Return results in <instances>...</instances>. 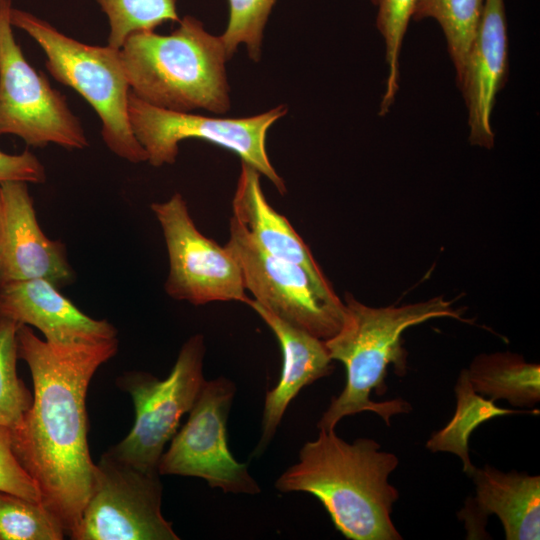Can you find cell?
<instances>
[{
	"instance_id": "obj_3",
	"label": "cell",
	"mask_w": 540,
	"mask_h": 540,
	"mask_svg": "<svg viewBox=\"0 0 540 540\" xmlns=\"http://www.w3.org/2000/svg\"><path fill=\"white\" fill-rule=\"evenodd\" d=\"M344 318L339 331L324 340L332 360L343 363L346 384L342 392L333 397L317 427L335 430L344 417L364 411L377 413L387 425L396 414L411 410L402 399L375 402L372 391L379 396L386 393L385 378L389 365L397 376L407 371V352L403 348L402 333L409 327L441 317L460 321L462 311L452 307L442 296L427 301L401 306L370 307L350 294H345Z\"/></svg>"
},
{
	"instance_id": "obj_20",
	"label": "cell",
	"mask_w": 540,
	"mask_h": 540,
	"mask_svg": "<svg viewBox=\"0 0 540 540\" xmlns=\"http://www.w3.org/2000/svg\"><path fill=\"white\" fill-rule=\"evenodd\" d=\"M456 409L451 420L440 430L433 433L426 443L432 452H450L457 455L463 464V471L469 476L474 469L469 457L468 440L476 427L482 423L503 415L532 413L538 410L503 409L492 399L476 393L468 380L467 371L463 369L455 385Z\"/></svg>"
},
{
	"instance_id": "obj_12",
	"label": "cell",
	"mask_w": 540,
	"mask_h": 540,
	"mask_svg": "<svg viewBox=\"0 0 540 540\" xmlns=\"http://www.w3.org/2000/svg\"><path fill=\"white\" fill-rule=\"evenodd\" d=\"M235 385L225 377L205 381L189 417L158 463L160 475L192 476L225 493L257 494L260 488L227 445L226 423Z\"/></svg>"
},
{
	"instance_id": "obj_25",
	"label": "cell",
	"mask_w": 540,
	"mask_h": 540,
	"mask_svg": "<svg viewBox=\"0 0 540 540\" xmlns=\"http://www.w3.org/2000/svg\"><path fill=\"white\" fill-rule=\"evenodd\" d=\"M419 0H378L376 24L385 43L388 67L386 86L379 115L384 116L394 103L399 88V56L405 33Z\"/></svg>"
},
{
	"instance_id": "obj_8",
	"label": "cell",
	"mask_w": 540,
	"mask_h": 540,
	"mask_svg": "<svg viewBox=\"0 0 540 540\" xmlns=\"http://www.w3.org/2000/svg\"><path fill=\"white\" fill-rule=\"evenodd\" d=\"M11 8V0L0 4V136L16 135L38 148H87L88 137L66 97L29 64L16 42Z\"/></svg>"
},
{
	"instance_id": "obj_24",
	"label": "cell",
	"mask_w": 540,
	"mask_h": 540,
	"mask_svg": "<svg viewBox=\"0 0 540 540\" xmlns=\"http://www.w3.org/2000/svg\"><path fill=\"white\" fill-rule=\"evenodd\" d=\"M56 517L40 502L0 491V540H62Z\"/></svg>"
},
{
	"instance_id": "obj_18",
	"label": "cell",
	"mask_w": 540,
	"mask_h": 540,
	"mask_svg": "<svg viewBox=\"0 0 540 540\" xmlns=\"http://www.w3.org/2000/svg\"><path fill=\"white\" fill-rule=\"evenodd\" d=\"M260 176L255 168L241 161L232 200V218L262 249L304 267L319 282L330 284L303 239L287 218L275 211L266 200Z\"/></svg>"
},
{
	"instance_id": "obj_30",
	"label": "cell",
	"mask_w": 540,
	"mask_h": 540,
	"mask_svg": "<svg viewBox=\"0 0 540 540\" xmlns=\"http://www.w3.org/2000/svg\"><path fill=\"white\" fill-rule=\"evenodd\" d=\"M3 2V0H0V4Z\"/></svg>"
},
{
	"instance_id": "obj_9",
	"label": "cell",
	"mask_w": 540,
	"mask_h": 540,
	"mask_svg": "<svg viewBox=\"0 0 540 540\" xmlns=\"http://www.w3.org/2000/svg\"><path fill=\"white\" fill-rule=\"evenodd\" d=\"M226 246L238 261L245 289L254 301L321 340L339 331L344 303L331 284L319 282L304 267L262 249L232 217Z\"/></svg>"
},
{
	"instance_id": "obj_29",
	"label": "cell",
	"mask_w": 540,
	"mask_h": 540,
	"mask_svg": "<svg viewBox=\"0 0 540 540\" xmlns=\"http://www.w3.org/2000/svg\"><path fill=\"white\" fill-rule=\"evenodd\" d=\"M378 0H371V2L376 5Z\"/></svg>"
},
{
	"instance_id": "obj_22",
	"label": "cell",
	"mask_w": 540,
	"mask_h": 540,
	"mask_svg": "<svg viewBox=\"0 0 540 540\" xmlns=\"http://www.w3.org/2000/svg\"><path fill=\"white\" fill-rule=\"evenodd\" d=\"M177 1L96 0L109 25L107 45L120 49L135 32L154 31L166 22L178 23Z\"/></svg>"
},
{
	"instance_id": "obj_5",
	"label": "cell",
	"mask_w": 540,
	"mask_h": 540,
	"mask_svg": "<svg viewBox=\"0 0 540 540\" xmlns=\"http://www.w3.org/2000/svg\"><path fill=\"white\" fill-rule=\"evenodd\" d=\"M10 22L40 46L51 76L79 93L94 109L101 122V137L106 147L130 163L146 162L147 155L129 122L130 86L120 49L80 42L45 19L13 6Z\"/></svg>"
},
{
	"instance_id": "obj_1",
	"label": "cell",
	"mask_w": 540,
	"mask_h": 540,
	"mask_svg": "<svg viewBox=\"0 0 540 540\" xmlns=\"http://www.w3.org/2000/svg\"><path fill=\"white\" fill-rule=\"evenodd\" d=\"M118 350V339L55 344L19 325L18 358L29 367L33 400L11 431L12 447L36 482L41 503L66 535L77 526L90 496L95 463L89 452L86 395L99 367Z\"/></svg>"
},
{
	"instance_id": "obj_28",
	"label": "cell",
	"mask_w": 540,
	"mask_h": 540,
	"mask_svg": "<svg viewBox=\"0 0 540 540\" xmlns=\"http://www.w3.org/2000/svg\"><path fill=\"white\" fill-rule=\"evenodd\" d=\"M21 181L41 184L46 181V169L31 151L20 154H8L0 150V183Z\"/></svg>"
},
{
	"instance_id": "obj_26",
	"label": "cell",
	"mask_w": 540,
	"mask_h": 540,
	"mask_svg": "<svg viewBox=\"0 0 540 540\" xmlns=\"http://www.w3.org/2000/svg\"><path fill=\"white\" fill-rule=\"evenodd\" d=\"M276 1L228 0V23L220 38L229 59L244 45L251 60H260L264 29Z\"/></svg>"
},
{
	"instance_id": "obj_11",
	"label": "cell",
	"mask_w": 540,
	"mask_h": 540,
	"mask_svg": "<svg viewBox=\"0 0 540 540\" xmlns=\"http://www.w3.org/2000/svg\"><path fill=\"white\" fill-rule=\"evenodd\" d=\"M150 208L157 218L169 258L164 288L168 296L193 305L217 301L248 302L240 265L228 247L220 246L195 226L180 193Z\"/></svg>"
},
{
	"instance_id": "obj_13",
	"label": "cell",
	"mask_w": 540,
	"mask_h": 540,
	"mask_svg": "<svg viewBox=\"0 0 540 540\" xmlns=\"http://www.w3.org/2000/svg\"><path fill=\"white\" fill-rule=\"evenodd\" d=\"M28 183H0V287L44 279L58 288L75 279L65 245L41 229Z\"/></svg>"
},
{
	"instance_id": "obj_14",
	"label": "cell",
	"mask_w": 540,
	"mask_h": 540,
	"mask_svg": "<svg viewBox=\"0 0 540 540\" xmlns=\"http://www.w3.org/2000/svg\"><path fill=\"white\" fill-rule=\"evenodd\" d=\"M508 76V34L504 0H484L477 31L457 85L468 112L469 141L491 149V113Z\"/></svg>"
},
{
	"instance_id": "obj_21",
	"label": "cell",
	"mask_w": 540,
	"mask_h": 540,
	"mask_svg": "<svg viewBox=\"0 0 540 540\" xmlns=\"http://www.w3.org/2000/svg\"><path fill=\"white\" fill-rule=\"evenodd\" d=\"M484 0H419L412 19H435L445 35L458 85L468 50L477 31Z\"/></svg>"
},
{
	"instance_id": "obj_16",
	"label": "cell",
	"mask_w": 540,
	"mask_h": 540,
	"mask_svg": "<svg viewBox=\"0 0 540 540\" xmlns=\"http://www.w3.org/2000/svg\"><path fill=\"white\" fill-rule=\"evenodd\" d=\"M59 289L44 279L1 286L0 313L38 329L50 343L90 344L117 338L114 325L86 315Z\"/></svg>"
},
{
	"instance_id": "obj_27",
	"label": "cell",
	"mask_w": 540,
	"mask_h": 540,
	"mask_svg": "<svg viewBox=\"0 0 540 540\" xmlns=\"http://www.w3.org/2000/svg\"><path fill=\"white\" fill-rule=\"evenodd\" d=\"M0 491L41 503L38 486L16 457L5 426H0Z\"/></svg>"
},
{
	"instance_id": "obj_4",
	"label": "cell",
	"mask_w": 540,
	"mask_h": 540,
	"mask_svg": "<svg viewBox=\"0 0 540 540\" xmlns=\"http://www.w3.org/2000/svg\"><path fill=\"white\" fill-rule=\"evenodd\" d=\"M120 57L130 92L152 106L214 114L231 107L225 67L230 59L224 44L192 15L180 18L170 34L155 30L131 34Z\"/></svg>"
},
{
	"instance_id": "obj_19",
	"label": "cell",
	"mask_w": 540,
	"mask_h": 540,
	"mask_svg": "<svg viewBox=\"0 0 540 540\" xmlns=\"http://www.w3.org/2000/svg\"><path fill=\"white\" fill-rule=\"evenodd\" d=\"M466 371L472 389L483 397L515 407H533L540 400V367L519 354H480Z\"/></svg>"
},
{
	"instance_id": "obj_15",
	"label": "cell",
	"mask_w": 540,
	"mask_h": 540,
	"mask_svg": "<svg viewBox=\"0 0 540 540\" xmlns=\"http://www.w3.org/2000/svg\"><path fill=\"white\" fill-rule=\"evenodd\" d=\"M476 486L458 514L468 539L487 538L485 527L491 514L501 521L507 540H538L540 537V477L517 471L502 472L490 465L474 467L469 475Z\"/></svg>"
},
{
	"instance_id": "obj_2",
	"label": "cell",
	"mask_w": 540,
	"mask_h": 540,
	"mask_svg": "<svg viewBox=\"0 0 540 540\" xmlns=\"http://www.w3.org/2000/svg\"><path fill=\"white\" fill-rule=\"evenodd\" d=\"M398 463L395 454L380 451L373 439L350 444L335 430H320L303 445L298 462L277 479L276 488L315 496L347 539L399 540L391 519L399 493L388 482Z\"/></svg>"
},
{
	"instance_id": "obj_17",
	"label": "cell",
	"mask_w": 540,
	"mask_h": 540,
	"mask_svg": "<svg viewBox=\"0 0 540 540\" xmlns=\"http://www.w3.org/2000/svg\"><path fill=\"white\" fill-rule=\"evenodd\" d=\"M247 305L273 331L283 356L280 379L265 397L261 437L253 452L258 457L271 442L290 402L303 387L331 374L333 366L324 340L283 321L252 299Z\"/></svg>"
},
{
	"instance_id": "obj_7",
	"label": "cell",
	"mask_w": 540,
	"mask_h": 540,
	"mask_svg": "<svg viewBox=\"0 0 540 540\" xmlns=\"http://www.w3.org/2000/svg\"><path fill=\"white\" fill-rule=\"evenodd\" d=\"M287 111L286 105H280L250 117L222 118L161 109L131 92L128 100L132 132L150 165L174 164L181 141L201 139L237 154L242 162L268 178L282 194L286 192V185L269 160L266 136L270 127Z\"/></svg>"
},
{
	"instance_id": "obj_10",
	"label": "cell",
	"mask_w": 540,
	"mask_h": 540,
	"mask_svg": "<svg viewBox=\"0 0 540 540\" xmlns=\"http://www.w3.org/2000/svg\"><path fill=\"white\" fill-rule=\"evenodd\" d=\"M158 472H146L105 452L95 463L90 496L73 540H178L161 512Z\"/></svg>"
},
{
	"instance_id": "obj_23",
	"label": "cell",
	"mask_w": 540,
	"mask_h": 540,
	"mask_svg": "<svg viewBox=\"0 0 540 540\" xmlns=\"http://www.w3.org/2000/svg\"><path fill=\"white\" fill-rule=\"evenodd\" d=\"M19 325L0 313V426L11 431L21 423L33 400L17 374Z\"/></svg>"
},
{
	"instance_id": "obj_6",
	"label": "cell",
	"mask_w": 540,
	"mask_h": 540,
	"mask_svg": "<svg viewBox=\"0 0 540 540\" xmlns=\"http://www.w3.org/2000/svg\"><path fill=\"white\" fill-rule=\"evenodd\" d=\"M204 354V338L197 334L183 344L166 379L141 371L126 372L117 379V385L132 398L135 421L127 436L106 451L109 455L142 471L158 472L166 443L206 381Z\"/></svg>"
}]
</instances>
